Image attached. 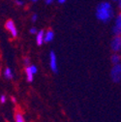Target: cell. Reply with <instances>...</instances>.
Instances as JSON below:
<instances>
[{
	"mask_svg": "<svg viewBox=\"0 0 121 122\" xmlns=\"http://www.w3.org/2000/svg\"><path fill=\"white\" fill-rule=\"evenodd\" d=\"M113 15H114V11L112 5L110 2L104 1L98 4L96 8V18L98 20L106 23L113 18Z\"/></svg>",
	"mask_w": 121,
	"mask_h": 122,
	"instance_id": "1",
	"label": "cell"
},
{
	"mask_svg": "<svg viewBox=\"0 0 121 122\" xmlns=\"http://www.w3.org/2000/svg\"><path fill=\"white\" fill-rule=\"evenodd\" d=\"M111 78L112 81L115 83L121 82V63H118L112 66L111 70Z\"/></svg>",
	"mask_w": 121,
	"mask_h": 122,
	"instance_id": "2",
	"label": "cell"
},
{
	"mask_svg": "<svg viewBox=\"0 0 121 122\" xmlns=\"http://www.w3.org/2000/svg\"><path fill=\"white\" fill-rule=\"evenodd\" d=\"M111 49L113 53H118L121 51V36H114L111 42Z\"/></svg>",
	"mask_w": 121,
	"mask_h": 122,
	"instance_id": "3",
	"label": "cell"
},
{
	"mask_svg": "<svg viewBox=\"0 0 121 122\" xmlns=\"http://www.w3.org/2000/svg\"><path fill=\"white\" fill-rule=\"evenodd\" d=\"M5 27H6V29L8 30V31L10 32V34H11V36L13 38H17L18 37V29L16 27V24H15V22L12 20H9L6 21Z\"/></svg>",
	"mask_w": 121,
	"mask_h": 122,
	"instance_id": "4",
	"label": "cell"
},
{
	"mask_svg": "<svg viewBox=\"0 0 121 122\" xmlns=\"http://www.w3.org/2000/svg\"><path fill=\"white\" fill-rule=\"evenodd\" d=\"M112 33L114 36H121V13L116 16L114 25L112 27Z\"/></svg>",
	"mask_w": 121,
	"mask_h": 122,
	"instance_id": "5",
	"label": "cell"
},
{
	"mask_svg": "<svg viewBox=\"0 0 121 122\" xmlns=\"http://www.w3.org/2000/svg\"><path fill=\"white\" fill-rule=\"evenodd\" d=\"M50 69H51V71L53 73H57L58 72V65H57L56 54L52 51L50 52Z\"/></svg>",
	"mask_w": 121,
	"mask_h": 122,
	"instance_id": "6",
	"label": "cell"
},
{
	"mask_svg": "<svg viewBox=\"0 0 121 122\" xmlns=\"http://www.w3.org/2000/svg\"><path fill=\"white\" fill-rule=\"evenodd\" d=\"M44 38H45V32L44 30H40V31L37 32L36 35V43L38 46H42L45 42H44Z\"/></svg>",
	"mask_w": 121,
	"mask_h": 122,
	"instance_id": "7",
	"label": "cell"
},
{
	"mask_svg": "<svg viewBox=\"0 0 121 122\" xmlns=\"http://www.w3.org/2000/svg\"><path fill=\"white\" fill-rule=\"evenodd\" d=\"M54 38V33L52 30H48V31L45 33V38H44V42L45 43H50L53 40Z\"/></svg>",
	"mask_w": 121,
	"mask_h": 122,
	"instance_id": "8",
	"label": "cell"
},
{
	"mask_svg": "<svg viewBox=\"0 0 121 122\" xmlns=\"http://www.w3.org/2000/svg\"><path fill=\"white\" fill-rule=\"evenodd\" d=\"M25 74H26V80L28 82H32L34 80V74L32 73L31 69H30L29 66H27L25 68Z\"/></svg>",
	"mask_w": 121,
	"mask_h": 122,
	"instance_id": "9",
	"label": "cell"
},
{
	"mask_svg": "<svg viewBox=\"0 0 121 122\" xmlns=\"http://www.w3.org/2000/svg\"><path fill=\"white\" fill-rule=\"evenodd\" d=\"M111 62L113 65L118 64V63H121V54L113 53V54L111 56Z\"/></svg>",
	"mask_w": 121,
	"mask_h": 122,
	"instance_id": "10",
	"label": "cell"
},
{
	"mask_svg": "<svg viewBox=\"0 0 121 122\" xmlns=\"http://www.w3.org/2000/svg\"><path fill=\"white\" fill-rule=\"evenodd\" d=\"M3 75H4V78L5 79H7V80H12L13 78H14V74H13V71H12V69L11 68H6L5 70H4V73H3Z\"/></svg>",
	"mask_w": 121,
	"mask_h": 122,
	"instance_id": "11",
	"label": "cell"
},
{
	"mask_svg": "<svg viewBox=\"0 0 121 122\" xmlns=\"http://www.w3.org/2000/svg\"><path fill=\"white\" fill-rule=\"evenodd\" d=\"M15 122H26L23 114L20 112H15Z\"/></svg>",
	"mask_w": 121,
	"mask_h": 122,
	"instance_id": "12",
	"label": "cell"
},
{
	"mask_svg": "<svg viewBox=\"0 0 121 122\" xmlns=\"http://www.w3.org/2000/svg\"><path fill=\"white\" fill-rule=\"evenodd\" d=\"M6 101H7V97H6V95H4V94L0 95V103H1V104H5Z\"/></svg>",
	"mask_w": 121,
	"mask_h": 122,
	"instance_id": "13",
	"label": "cell"
},
{
	"mask_svg": "<svg viewBox=\"0 0 121 122\" xmlns=\"http://www.w3.org/2000/svg\"><path fill=\"white\" fill-rule=\"evenodd\" d=\"M29 67H30V69H31V71H32V73H33L34 75H36V74H37L38 69H37V67H36L35 65H29Z\"/></svg>",
	"mask_w": 121,
	"mask_h": 122,
	"instance_id": "14",
	"label": "cell"
},
{
	"mask_svg": "<svg viewBox=\"0 0 121 122\" xmlns=\"http://www.w3.org/2000/svg\"><path fill=\"white\" fill-rule=\"evenodd\" d=\"M38 20V16H37V14H33L32 15V17H31V20L33 22H36V20Z\"/></svg>",
	"mask_w": 121,
	"mask_h": 122,
	"instance_id": "15",
	"label": "cell"
},
{
	"mask_svg": "<svg viewBox=\"0 0 121 122\" xmlns=\"http://www.w3.org/2000/svg\"><path fill=\"white\" fill-rule=\"evenodd\" d=\"M15 3H16L17 5H19V6H22L24 4V2L21 1V0H15Z\"/></svg>",
	"mask_w": 121,
	"mask_h": 122,
	"instance_id": "16",
	"label": "cell"
},
{
	"mask_svg": "<svg viewBox=\"0 0 121 122\" xmlns=\"http://www.w3.org/2000/svg\"><path fill=\"white\" fill-rule=\"evenodd\" d=\"M37 28L36 27H32L31 29H30V33H31V34H37Z\"/></svg>",
	"mask_w": 121,
	"mask_h": 122,
	"instance_id": "17",
	"label": "cell"
},
{
	"mask_svg": "<svg viewBox=\"0 0 121 122\" xmlns=\"http://www.w3.org/2000/svg\"><path fill=\"white\" fill-rule=\"evenodd\" d=\"M23 62H24V64H25V65H28V64H29V62H30V60H29V58H28V57H24V58H23Z\"/></svg>",
	"mask_w": 121,
	"mask_h": 122,
	"instance_id": "18",
	"label": "cell"
},
{
	"mask_svg": "<svg viewBox=\"0 0 121 122\" xmlns=\"http://www.w3.org/2000/svg\"><path fill=\"white\" fill-rule=\"evenodd\" d=\"M117 6H118V9L121 11V0H117Z\"/></svg>",
	"mask_w": 121,
	"mask_h": 122,
	"instance_id": "19",
	"label": "cell"
},
{
	"mask_svg": "<svg viewBox=\"0 0 121 122\" xmlns=\"http://www.w3.org/2000/svg\"><path fill=\"white\" fill-rule=\"evenodd\" d=\"M54 1V0H46V3L47 4H50V3H52Z\"/></svg>",
	"mask_w": 121,
	"mask_h": 122,
	"instance_id": "20",
	"label": "cell"
},
{
	"mask_svg": "<svg viewBox=\"0 0 121 122\" xmlns=\"http://www.w3.org/2000/svg\"><path fill=\"white\" fill-rule=\"evenodd\" d=\"M65 2H66V0H58V3H60V4H63Z\"/></svg>",
	"mask_w": 121,
	"mask_h": 122,
	"instance_id": "21",
	"label": "cell"
},
{
	"mask_svg": "<svg viewBox=\"0 0 121 122\" xmlns=\"http://www.w3.org/2000/svg\"><path fill=\"white\" fill-rule=\"evenodd\" d=\"M11 100H12L13 103H16V98H15V97H11Z\"/></svg>",
	"mask_w": 121,
	"mask_h": 122,
	"instance_id": "22",
	"label": "cell"
},
{
	"mask_svg": "<svg viewBox=\"0 0 121 122\" xmlns=\"http://www.w3.org/2000/svg\"><path fill=\"white\" fill-rule=\"evenodd\" d=\"M31 1H33V2H36V1H38V0H31Z\"/></svg>",
	"mask_w": 121,
	"mask_h": 122,
	"instance_id": "23",
	"label": "cell"
},
{
	"mask_svg": "<svg viewBox=\"0 0 121 122\" xmlns=\"http://www.w3.org/2000/svg\"><path fill=\"white\" fill-rule=\"evenodd\" d=\"M113 1H117V0H113Z\"/></svg>",
	"mask_w": 121,
	"mask_h": 122,
	"instance_id": "24",
	"label": "cell"
}]
</instances>
